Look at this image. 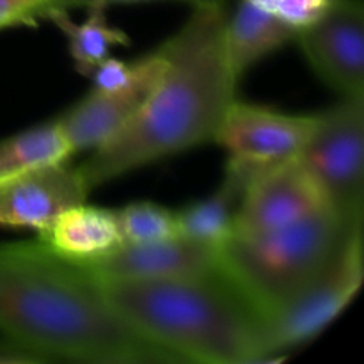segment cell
Wrapping results in <instances>:
<instances>
[{
    "instance_id": "obj_1",
    "label": "cell",
    "mask_w": 364,
    "mask_h": 364,
    "mask_svg": "<svg viewBox=\"0 0 364 364\" xmlns=\"http://www.w3.org/2000/svg\"><path fill=\"white\" fill-rule=\"evenodd\" d=\"M0 333L43 363H178L117 315L91 267L39 240L0 244Z\"/></svg>"
},
{
    "instance_id": "obj_2",
    "label": "cell",
    "mask_w": 364,
    "mask_h": 364,
    "mask_svg": "<svg viewBox=\"0 0 364 364\" xmlns=\"http://www.w3.org/2000/svg\"><path fill=\"white\" fill-rule=\"evenodd\" d=\"M223 6H196L160 52L164 68L130 123L78 166L89 191L153 162L215 141L237 98L224 45Z\"/></svg>"
},
{
    "instance_id": "obj_3",
    "label": "cell",
    "mask_w": 364,
    "mask_h": 364,
    "mask_svg": "<svg viewBox=\"0 0 364 364\" xmlns=\"http://www.w3.org/2000/svg\"><path fill=\"white\" fill-rule=\"evenodd\" d=\"M100 279L117 315L178 363H259L263 318L223 274L164 281Z\"/></svg>"
},
{
    "instance_id": "obj_4",
    "label": "cell",
    "mask_w": 364,
    "mask_h": 364,
    "mask_svg": "<svg viewBox=\"0 0 364 364\" xmlns=\"http://www.w3.org/2000/svg\"><path fill=\"white\" fill-rule=\"evenodd\" d=\"M350 223L327 206L290 226L233 235L219 249L220 274L265 320L326 269Z\"/></svg>"
},
{
    "instance_id": "obj_5",
    "label": "cell",
    "mask_w": 364,
    "mask_h": 364,
    "mask_svg": "<svg viewBox=\"0 0 364 364\" xmlns=\"http://www.w3.org/2000/svg\"><path fill=\"white\" fill-rule=\"evenodd\" d=\"M363 279V219H355L326 269L294 301L263 320L259 363L283 361L291 350L315 340L350 306Z\"/></svg>"
},
{
    "instance_id": "obj_6",
    "label": "cell",
    "mask_w": 364,
    "mask_h": 364,
    "mask_svg": "<svg viewBox=\"0 0 364 364\" xmlns=\"http://www.w3.org/2000/svg\"><path fill=\"white\" fill-rule=\"evenodd\" d=\"M299 156L331 208L348 223L363 219L364 98H341L338 105L316 114L315 130Z\"/></svg>"
},
{
    "instance_id": "obj_7",
    "label": "cell",
    "mask_w": 364,
    "mask_h": 364,
    "mask_svg": "<svg viewBox=\"0 0 364 364\" xmlns=\"http://www.w3.org/2000/svg\"><path fill=\"white\" fill-rule=\"evenodd\" d=\"M315 124L316 114H287L235 98L213 142L228 151V167L251 180L258 171L297 156Z\"/></svg>"
},
{
    "instance_id": "obj_8",
    "label": "cell",
    "mask_w": 364,
    "mask_h": 364,
    "mask_svg": "<svg viewBox=\"0 0 364 364\" xmlns=\"http://www.w3.org/2000/svg\"><path fill=\"white\" fill-rule=\"evenodd\" d=\"M294 39L320 80L341 98H364L363 0H331Z\"/></svg>"
},
{
    "instance_id": "obj_9",
    "label": "cell",
    "mask_w": 364,
    "mask_h": 364,
    "mask_svg": "<svg viewBox=\"0 0 364 364\" xmlns=\"http://www.w3.org/2000/svg\"><path fill=\"white\" fill-rule=\"evenodd\" d=\"M326 194L301 156L258 171L242 192L233 235H256L290 226L327 208Z\"/></svg>"
},
{
    "instance_id": "obj_10",
    "label": "cell",
    "mask_w": 364,
    "mask_h": 364,
    "mask_svg": "<svg viewBox=\"0 0 364 364\" xmlns=\"http://www.w3.org/2000/svg\"><path fill=\"white\" fill-rule=\"evenodd\" d=\"M89 187L78 167L52 164L0 181V226L41 233L70 206L87 199Z\"/></svg>"
},
{
    "instance_id": "obj_11",
    "label": "cell",
    "mask_w": 364,
    "mask_h": 364,
    "mask_svg": "<svg viewBox=\"0 0 364 364\" xmlns=\"http://www.w3.org/2000/svg\"><path fill=\"white\" fill-rule=\"evenodd\" d=\"M100 277L119 279H192L220 274V252L212 245L199 244L183 237L148 244H123L89 263Z\"/></svg>"
},
{
    "instance_id": "obj_12",
    "label": "cell",
    "mask_w": 364,
    "mask_h": 364,
    "mask_svg": "<svg viewBox=\"0 0 364 364\" xmlns=\"http://www.w3.org/2000/svg\"><path fill=\"white\" fill-rule=\"evenodd\" d=\"M164 68L160 48L148 53V64L141 77L130 85L116 91H96L75 103L70 110L57 117L73 153L96 149L119 134L137 114Z\"/></svg>"
},
{
    "instance_id": "obj_13",
    "label": "cell",
    "mask_w": 364,
    "mask_h": 364,
    "mask_svg": "<svg viewBox=\"0 0 364 364\" xmlns=\"http://www.w3.org/2000/svg\"><path fill=\"white\" fill-rule=\"evenodd\" d=\"M38 240L63 258L89 265L123 245V235L116 210L87 206L84 201L60 212L38 233Z\"/></svg>"
},
{
    "instance_id": "obj_14",
    "label": "cell",
    "mask_w": 364,
    "mask_h": 364,
    "mask_svg": "<svg viewBox=\"0 0 364 364\" xmlns=\"http://www.w3.org/2000/svg\"><path fill=\"white\" fill-rule=\"evenodd\" d=\"M295 28L265 13L249 0L238 4L233 16H226L224 45L233 75L240 82L252 66L294 41Z\"/></svg>"
},
{
    "instance_id": "obj_15",
    "label": "cell",
    "mask_w": 364,
    "mask_h": 364,
    "mask_svg": "<svg viewBox=\"0 0 364 364\" xmlns=\"http://www.w3.org/2000/svg\"><path fill=\"white\" fill-rule=\"evenodd\" d=\"M249 178L226 167L223 183L212 196L185 206L176 215L178 237L220 249L235 230V215Z\"/></svg>"
},
{
    "instance_id": "obj_16",
    "label": "cell",
    "mask_w": 364,
    "mask_h": 364,
    "mask_svg": "<svg viewBox=\"0 0 364 364\" xmlns=\"http://www.w3.org/2000/svg\"><path fill=\"white\" fill-rule=\"evenodd\" d=\"M71 155L73 149L59 121L36 124L0 141V181L39 167L68 162Z\"/></svg>"
},
{
    "instance_id": "obj_17",
    "label": "cell",
    "mask_w": 364,
    "mask_h": 364,
    "mask_svg": "<svg viewBox=\"0 0 364 364\" xmlns=\"http://www.w3.org/2000/svg\"><path fill=\"white\" fill-rule=\"evenodd\" d=\"M85 9L87 16L84 21H75L66 9H50L43 14V18L52 21L66 38L75 66L95 64L109 57L114 46L130 45L127 32L109 23L105 6L92 4Z\"/></svg>"
},
{
    "instance_id": "obj_18",
    "label": "cell",
    "mask_w": 364,
    "mask_h": 364,
    "mask_svg": "<svg viewBox=\"0 0 364 364\" xmlns=\"http://www.w3.org/2000/svg\"><path fill=\"white\" fill-rule=\"evenodd\" d=\"M123 244H148L176 237V215L166 206L137 201L116 210Z\"/></svg>"
},
{
    "instance_id": "obj_19",
    "label": "cell",
    "mask_w": 364,
    "mask_h": 364,
    "mask_svg": "<svg viewBox=\"0 0 364 364\" xmlns=\"http://www.w3.org/2000/svg\"><path fill=\"white\" fill-rule=\"evenodd\" d=\"M148 64V55L137 60H119L114 57H105L95 64L77 66V71L91 80L92 89L96 91H116L130 85L137 80Z\"/></svg>"
},
{
    "instance_id": "obj_20",
    "label": "cell",
    "mask_w": 364,
    "mask_h": 364,
    "mask_svg": "<svg viewBox=\"0 0 364 364\" xmlns=\"http://www.w3.org/2000/svg\"><path fill=\"white\" fill-rule=\"evenodd\" d=\"M249 2L299 31L315 21L327 9L331 0H249Z\"/></svg>"
},
{
    "instance_id": "obj_21",
    "label": "cell",
    "mask_w": 364,
    "mask_h": 364,
    "mask_svg": "<svg viewBox=\"0 0 364 364\" xmlns=\"http://www.w3.org/2000/svg\"><path fill=\"white\" fill-rule=\"evenodd\" d=\"M57 0H0V31L20 25H36Z\"/></svg>"
},
{
    "instance_id": "obj_22",
    "label": "cell",
    "mask_w": 364,
    "mask_h": 364,
    "mask_svg": "<svg viewBox=\"0 0 364 364\" xmlns=\"http://www.w3.org/2000/svg\"><path fill=\"white\" fill-rule=\"evenodd\" d=\"M139 2H159V0H57L55 7L52 9H73V7H89L92 4H102L110 7L117 4H139ZM174 2H187L192 6H223L224 0H174ZM50 11V9H48Z\"/></svg>"
},
{
    "instance_id": "obj_23",
    "label": "cell",
    "mask_w": 364,
    "mask_h": 364,
    "mask_svg": "<svg viewBox=\"0 0 364 364\" xmlns=\"http://www.w3.org/2000/svg\"><path fill=\"white\" fill-rule=\"evenodd\" d=\"M43 363L31 352L16 347L13 343H0V364H36Z\"/></svg>"
}]
</instances>
